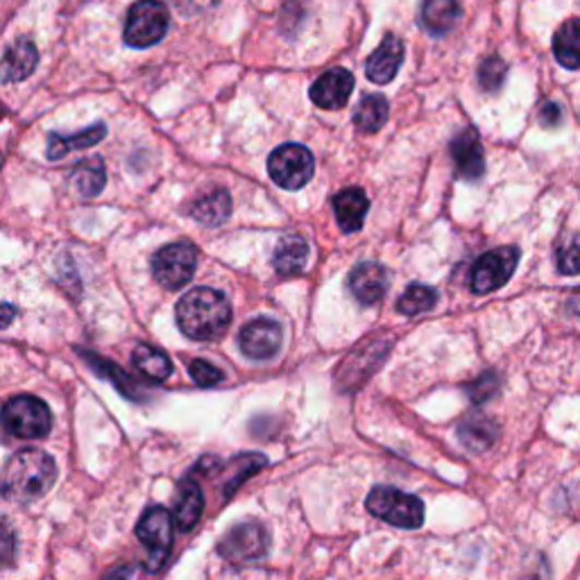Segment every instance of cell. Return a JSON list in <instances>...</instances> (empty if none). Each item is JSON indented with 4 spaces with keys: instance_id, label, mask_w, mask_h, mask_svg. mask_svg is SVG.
Here are the masks:
<instances>
[{
    "instance_id": "20",
    "label": "cell",
    "mask_w": 580,
    "mask_h": 580,
    "mask_svg": "<svg viewBox=\"0 0 580 580\" xmlns=\"http://www.w3.org/2000/svg\"><path fill=\"white\" fill-rule=\"evenodd\" d=\"M306 258H309L306 241L298 234H288L279 241L275 256H273V264L279 275L290 277V275H298L304 268Z\"/></svg>"
},
{
    "instance_id": "29",
    "label": "cell",
    "mask_w": 580,
    "mask_h": 580,
    "mask_svg": "<svg viewBox=\"0 0 580 580\" xmlns=\"http://www.w3.org/2000/svg\"><path fill=\"white\" fill-rule=\"evenodd\" d=\"M508 75V67L502 57H487L479 67V84L485 94H497Z\"/></svg>"
},
{
    "instance_id": "39",
    "label": "cell",
    "mask_w": 580,
    "mask_h": 580,
    "mask_svg": "<svg viewBox=\"0 0 580 580\" xmlns=\"http://www.w3.org/2000/svg\"><path fill=\"white\" fill-rule=\"evenodd\" d=\"M5 113H8V109L3 102H0V119H5Z\"/></svg>"
},
{
    "instance_id": "5",
    "label": "cell",
    "mask_w": 580,
    "mask_h": 580,
    "mask_svg": "<svg viewBox=\"0 0 580 580\" xmlns=\"http://www.w3.org/2000/svg\"><path fill=\"white\" fill-rule=\"evenodd\" d=\"M367 510L399 529H420L424 521V504L418 497L386 485H379L370 492Z\"/></svg>"
},
{
    "instance_id": "23",
    "label": "cell",
    "mask_w": 580,
    "mask_h": 580,
    "mask_svg": "<svg viewBox=\"0 0 580 580\" xmlns=\"http://www.w3.org/2000/svg\"><path fill=\"white\" fill-rule=\"evenodd\" d=\"M458 435H460L462 445H466L468 449L485 451V449H490L492 445H495L499 428H497L495 422L487 420L485 415H472V418L460 422Z\"/></svg>"
},
{
    "instance_id": "1",
    "label": "cell",
    "mask_w": 580,
    "mask_h": 580,
    "mask_svg": "<svg viewBox=\"0 0 580 580\" xmlns=\"http://www.w3.org/2000/svg\"><path fill=\"white\" fill-rule=\"evenodd\" d=\"M55 476V460L46 451L23 449L0 472V495L12 504H33L52 487Z\"/></svg>"
},
{
    "instance_id": "10",
    "label": "cell",
    "mask_w": 580,
    "mask_h": 580,
    "mask_svg": "<svg viewBox=\"0 0 580 580\" xmlns=\"http://www.w3.org/2000/svg\"><path fill=\"white\" fill-rule=\"evenodd\" d=\"M220 556L229 563H250L261 556H266L268 551V533L266 529L256 524V521H245L234 529H229L218 544Z\"/></svg>"
},
{
    "instance_id": "14",
    "label": "cell",
    "mask_w": 580,
    "mask_h": 580,
    "mask_svg": "<svg viewBox=\"0 0 580 580\" xmlns=\"http://www.w3.org/2000/svg\"><path fill=\"white\" fill-rule=\"evenodd\" d=\"M403 64V44L395 35H386L384 41L374 48L365 62V75L374 84H388L395 80Z\"/></svg>"
},
{
    "instance_id": "8",
    "label": "cell",
    "mask_w": 580,
    "mask_h": 580,
    "mask_svg": "<svg viewBox=\"0 0 580 580\" xmlns=\"http://www.w3.org/2000/svg\"><path fill=\"white\" fill-rule=\"evenodd\" d=\"M172 524H176V519H172V515L166 508H159V506L145 510V515L138 521L136 535L150 551L148 569H153V571L161 569L166 558H168V554H170V548H172Z\"/></svg>"
},
{
    "instance_id": "17",
    "label": "cell",
    "mask_w": 580,
    "mask_h": 580,
    "mask_svg": "<svg viewBox=\"0 0 580 580\" xmlns=\"http://www.w3.org/2000/svg\"><path fill=\"white\" fill-rule=\"evenodd\" d=\"M370 209V200L363 189H345L334 197V212L336 220L342 231L352 234V231H359L363 227V220Z\"/></svg>"
},
{
    "instance_id": "19",
    "label": "cell",
    "mask_w": 580,
    "mask_h": 580,
    "mask_svg": "<svg viewBox=\"0 0 580 580\" xmlns=\"http://www.w3.org/2000/svg\"><path fill=\"white\" fill-rule=\"evenodd\" d=\"M107 136V128L102 123L94 125V128H86L82 132H77L75 136H62V134H50L48 136V150L46 157L50 161H57L67 157L71 150H80V148H92V145L100 143Z\"/></svg>"
},
{
    "instance_id": "11",
    "label": "cell",
    "mask_w": 580,
    "mask_h": 580,
    "mask_svg": "<svg viewBox=\"0 0 580 580\" xmlns=\"http://www.w3.org/2000/svg\"><path fill=\"white\" fill-rule=\"evenodd\" d=\"M354 75L347 69H331L311 84V100L321 109H340L350 102Z\"/></svg>"
},
{
    "instance_id": "34",
    "label": "cell",
    "mask_w": 580,
    "mask_h": 580,
    "mask_svg": "<svg viewBox=\"0 0 580 580\" xmlns=\"http://www.w3.org/2000/svg\"><path fill=\"white\" fill-rule=\"evenodd\" d=\"M16 558V537L8 524L0 521V567L12 565Z\"/></svg>"
},
{
    "instance_id": "9",
    "label": "cell",
    "mask_w": 580,
    "mask_h": 580,
    "mask_svg": "<svg viewBox=\"0 0 580 580\" xmlns=\"http://www.w3.org/2000/svg\"><path fill=\"white\" fill-rule=\"evenodd\" d=\"M519 261V250L512 245L490 250L483 254L472 270V290L479 295L492 293V290L502 288L515 273Z\"/></svg>"
},
{
    "instance_id": "3",
    "label": "cell",
    "mask_w": 580,
    "mask_h": 580,
    "mask_svg": "<svg viewBox=\"0 0 580 580\" xmlns=\"http://www.w3.org/2000/svg\"><path fill=\"white\" fill-rule=\"evenodd\" d=\"M0 422L5 431L21 440L46 438L52 426V415L48 406L33 395H19L3 403L0 409Z\"/></svg>"
},
{
    "instance_id": "38",
    "label": "cell",
    "mask_w": 580,
    "mask_h": 580,
    "mask_svg": "<svg viewBox=\"0 0 580 580\" xmlns=\"http://www.w3.org/2000/svg\"><path fill=\"white\" fill-rule=\"evenodd\" d=\"M567 309L576 315V317H580V293H576V295H571L569 298V302H567Z\"/></svg>"
},
{
    "instance_id": "4",
    "label": "cell",
    "mask_w": 580,
    "mask_h": 580,
    "mask_svg": "<svg viewBox=\"0 0 580 580\" xmlns=\"http://www.w3.org/2000/svg\"><path fill=\"white\" fill-rule=\"evenodd\" d=\"M170 14L161 0H136L125 19V44L130 48H150L159 44L168 33Z\"/></svg>"
},
{
    "instance_id": "30",
    "label": "cell",
    "mask_w": 580,
    "mask_h": 580,
    "mask_svg": "<svg viewBox=\"0 0 580 580\" xmlns=\"http://www.w3.org/2000/svg\"><path fill=\"white\" fill-rule=\"evenodd\" d=\"M266 466V458L258 456V454H247V456H241L234 460V468L239 470L234 476H229V483L225 487V495L229 497L231 492H234L247 476H252L254 472H258L261 468Z\"/></svg>"
},
{
    "instance_id": "27",
    "label": "cell",
    "mask_w": 580,
    "mask_h": 580,
    "mask_svg": "<svg viewBox=\"0 0 580 580\" xmlns=\"http://www.w3.org/2000/svg\"><path fill=\"white\" fill-rule=\"evenodd\" d=\"M71 180L82 197H96L107 182V172L100 159H84L71 172Z\"/></svg>"
},
{
    "instance_id": "22",
    "label": "cell",
    "mask_w": 580,
    "mask_h": 580,
    "mask_svg": "<svg viewBox=\"0 0 580 580\" xmlns=\"http://www.w3.org/2000/svg\"><path fill=\"white\" fill-rule=\"evenodd\" d=\"M554 55L560 67L580 69V19L565 21L554 37Z\"/></svg>"
},
{
    "instance_id": "18",
    "label": "cell",
    "mask_w": 580,
    "mask_h": 580,
    "mask_svg": "<svg viewBox=\"0 0 580 580\" xmlns=\"http://www.w3.org/2000/svg\"><path fill=\"white\" fill-rule=\"evenodd\" d=\"M422 23L433 37H443L454 31L462 8L458 0H422Z\"/></svg>"
},
{
    "instance_id": "31",
    "label": "cell",
    "mask_w": 580,
    "mask_h": 580,
    "mask_svg": "<svg viewBox=\"0 0 580 580\" xmlns=\"http://www.w3.org/2000/svg\"><path fill=\"white\" fill-rule=\"evenodd\" d=\"M558 270L563 275H580V231L558 250Z\"/></svg>"
},
{
    "instance_id": "28",
    "label": "cell",
    "mask_w": 580,
    "mask_h": 580,
    "mask_svg": "<svg viewBox=\"0 0 580 580\" xmlns=\"http://www.w3.org/2000/svg\"><path fill=\"white\" fill-rule=\"evenodd\" d=\"M435 304H438V293L431 286H422V283H413L406 293L399 298L397 302V311L403 315H420L431 311Z\"/></svg>"
},
{
    "instance_id": "12",
    "label": "cell",
    "mask_w": 580,
    "mask_h": 580,
    "mask_svg": "<svg viewBox=\"0 0 580 580\" xmlns=\"http://www.w3.org/2000/svg\"><path fill=\"white\" fill-rule=\"evenodd\" d=\"M281 347V327L275 321H254L241 331V350L250 359H273Z\"/></svg>"
},
{
    "instance_id": "25",
    "label": "cell",
    "mask_w": 580,
    "mask_h": 580,
    "mask_svg": "<svg viewBox=\"0 0 580 580\" xmlns=\"http://www.w3.org/2000/svg\"><path fill=\"white\" fill-rule=\"evenodd\" d=\"M388 113H390V105L384 96L374 94V96H365L354 111V125L361 132H379L386 121H388Z\"/></svg>"
},
{
    "instance_id": "36",
    "label": "cell",
    "mask_w": 580,
    "mask_h": 580,
    "mask_svg": "<svg viewBox=\"0 0 580 580\" xmlns=\"http://www.w3.org/2000/svg\"><path fill=\"white\" fill-rule=\"evenodd\" d=\"M16 317V309L12 304H0V329H5L14 323Z\"/></svg>"
},
{
    "instance_id": "33",
    "label": "cell",
    "mask_w": 580,
    "mask_h": 580,
    "mask_svg": "<svg viewBox=\"0 0 580 580\" xmlns=\"http://www.w3.org/2000/svg\"><path fill=\"white\" fill-rule=\"evenodd\" d=\"M191 376H193V382L202 388H212V386H218L222 382V372L207 361H193L191 363Z\"/></svg>"
},
{
    "instance_id": "37",
    "label": "cell",
    "mask_w": 580,
    "mask_h": 580,
    "mask_svg": "<svg viewBox=\"0 0 580 580\" xmlns=\"http://www.w3.org/2000/svg\"><path fill=\"white\" fill-rule=\"evenodd\" d=\"M130 576H132V569L123 567V569H116L113 573H109L107 580H130Z\"/></svg>"
},
{
    "instance_id": "16",
    "label": "cell",
    "mask_w": 580,
    "mask_h": 580,
    "mask_svg": "<svg viewBox=\"0 0 580 580\" xmlns=\"http://www.w3.org/2000/svg\"><path fill=\"white\" fill-rule=\"evenodd\" d=\"M37 64H39L37 46L31 39H19L5 50L3 64H0V77L5 82L27 80L35 73Z\"/></svg>"
},
{
    "instance_id": "32",
    "label": "cell",
    "mask_w": 580,
    "mask_h": 580,
    "mask_svg": "<svg viewBox=\"0 0 580 580\" xmlns=\"http://www.w3.org/2000/svg\"><path fill=\"white\" fill-rule=\"evenodd\" d=\"M499 390V376L495 372H487L470 386V397L474 403H485L487 399H492Z\"/></svg>"
},
{
    "instance_id": "6",
    "label": "cell",
    "mask_w": 580,
    "mask_h": 580,
    "mask_svg": "<svg viewBox=\"0 0 580 580\" xmlns=\"http://www.w3.org/2000/svg\"><path fill=\"white\" fill-rule=\"evenodd\" d=\"M315 161L309 148L300 143H283L273 150L268 159V172L277 186L286 191H298L313 178Z\"/></svg>"
},
{
    "instance_id": "13",
    "label": "cell",
    "mask_w": 580,
    "mask_h": 580,
    "mask_svg": "<svg viewBox=\"0 0 580 580\" xmlns=\"http://www.w3.org/2000/svg\"><path fill=\"white\" fill-rule=\"evenodd\" d=\"M451 155L458 168V176L470 182L479 180L485 172V157H483V143L474 128L462 130L451 141Z\"/></svg>"
},
{
    "instance_id": "21",
    "label": "cell",
    "mask_w": 580,
    "mask_h": 580,
    "mask_svg": "<svg viewBox=\"0 0 580 580\" xmlns=\"http://www.w3.org/2000/svg\"><path fill=\"white\" fill-rule=\"evenodd\" d=\"M202 510H205V497H202L200 485L195 481H184L176 499V524L182 531L195 529Z\"/></svg>"
},
{
    "instance_id": "35",
    "label": "cell",
    "mask_w": 580,
    "mask_h": 580,
    "mask_svg": "<svg viewBox=\"0 0 580 580\" xmlns=\"http://www.w3.org/2000/svg\"><path fill=\"white\" fill-rule=\"evenodd\" d=\"M540 123L544 128H558L563 123V109L554 102H546L542 109H540Z\"/></svg>"
},
{
    "instance_id": "24",
    "label": "cell",
    "mask_w": 580,
    "mask_h": 580,
    "mask_svg": "<svg viewBox=\"0 0 580 580\" xmlns=\"http://www.w3.org/2000/svg\"><path fill=\"white\" fill-rule=\"evenodd\" d=\"M191 214H193V218H195L197 222H202V225H207V227H218V225H222V222L229 218V214H231V197H229L227 191L218 189V191H214V193H209V195H205V197H200V200L195 202V205H193Z\"/></svg>"
},
{
    "instance_id": "26",
    "label": "cell",
    "mask_w": 580,
    "mask_h": 580,
    "mask_svg": "<svg viewBox=\"0 0 580 580\" xmlns=\"http://www.w3.org/2000/svg\"><path fill=\"white\" fill-rule=\"evenodd\" d=\"M132 363L150 382H166L172 372V361L150 345H138L132 354Z\"/></svg>"
},
{
    "instance_id": "15",
    "label": "cell",
    "mask_w": 580,
    "mask_h": 580,
    "mask_svg": "<svg viewBox=\"0 0 580 580\" xmlns=\"http://www.w3.org/2000/svg\"><path fill=\"white\" fill-rule=\"evenodd\" d=\"M350 290L365 306L382 302L388 290V270L382 264H372V261L359 264L350 275Z\"/></svg>"
},
{
    "instance_id": "2",
    "label": "cell",
    "mask_w": 580,
    "mask_h": 580,
    "mask_svg": "<svg viewBox=\"0 0 580 580\" xmlns=\"http://www.w3.org/2000/svg\"><path fill=\"white\" fill-rule=\"evenodd\" d=\"M178 325L193 340H216L231 323V304L216 288H193L178 304Z\"/></svg>"
},
{
    "instance_id": "7",
    "label": "cell",
    "mask_w": 580,
    "mask_h": 580,
    "mask_svg": "<svg viewBox=\"0 0 580 580\" xmlns=\"http://www.w3.org/2000/svg\"><path fill=\"white\" fill-rule=\"evenodd\" d=\"M195 268H197V250L189 241L170 243L161 247L153 258L155 279L170 290L186 286L193 279Z\"/></svg>"
}]
</instances>
